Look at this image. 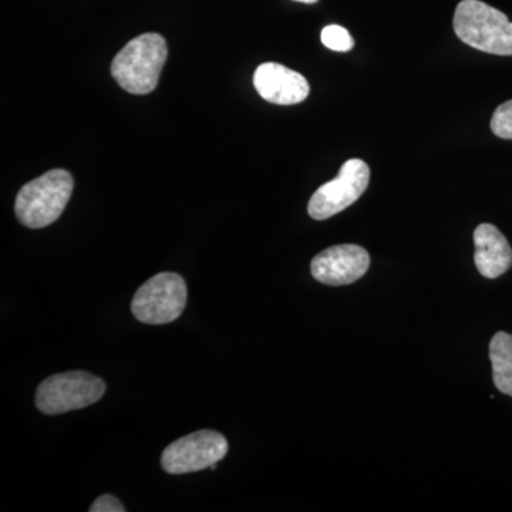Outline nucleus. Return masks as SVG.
<instances>
[{"label": "nucleus", "instance_id": "nucleus-1", "mask_svg": "<svg viewBox=\"0 0 512 512\" xmlns=\"http://www.w3.org/2000/svg\"><path fill=\"white\" fill-rule=\"evenodd\" d=\"M167 56L164 37L144 33L128 42L114 57L111 76L128 93L150 94L156 90Z\"/></svg>", "mask_w": 512, "mask_h": 512}, {"label": "nucleus", "instance_id": "nucleus-2", "mask_svg": "<svg viewBox=\"0 0 512 512\" xmlns=\"http://www.w3.org/2000/svg\"><path fill=\"white\" fill-rule=\"evenodd\" d=\"M453 26L466 45L490 55L512 56V22L493 6L463 0L454 13Z\"/></svg>", "mask_w": 512, "mask_h": 512}, {"label": "nucleus", "instance_id": "nucleus-3", "mask_svg": "<svg viewBox=\"0 0 512 512\" xmlns=\"http://www.w3.org/2000/svg\"><path fill=\"white\" fill-rule=\"evenodd\" d=\"M74 181L66 170H52L23 185L15 202L20 224L32 229L45 228L59 220L72 197Z\"/></svg>", "mask_w": 512, "mask_h": 512}, {"label": "nucleus", "instance_id": "nucleus-4", "mask_svg": "<svg viewBox=\"0 0 512 512\" xmlns=\"http://www.w3.org/2000/svg\"><path fill=\"white\" fill-rule=\"evenodd\" d=\"M187 296L183 276L163 272L140 286L131 302V312L138 322L146 325H167L180 318Z\"/></svg>", "mask_w": 512, "mask_h": 512}, {"label": "nucleus", "instance_id": "nucleus-5", "mask_svg": "<svg viewBox=\"0 0 512 512\" xmlns=\"http://www.w3.org/2000/svg\"><path fill=\"white\" fill-rule=\"evenodd\" d=\"M106 383L86 372H67L47 377L36 390V407L45 414H62L99 402Z\"/></svg>", "mask_w": 512, "mask_h": 512}, {"label": "nucleus", "instance_id": "nucleus-6", "mask_svg": "<svg viewBox=\"0 0 512 512\" xmlns=\"http://www.w3.org/2000/svg\"><path fill=\"white\" fill-rule=\"evenodd\" d=\"M370 181V168L365 161L352 158L340 168L338 177L320 185L309 201L308 212L316 221L329 220L355 204Z\"/></svg>", "mask_w": 512, "mask_h": 512}, {"label": "nucleus", "instance_id": "nucleus-7", "mask_svg": "<svg viewBox=\"0 0 512 512\" xmlns=\"http://www.w3.org/2000/svg\"><path fill=\"white\" fill-rule=\"evenodd\" d=\"M228 441L212 430H200L165 448L161 467L168 474H187L211 468L227 456Z\"/></svg>", "mask_w": 512, "mask_h": 512}, {"label": "nucleus", "instance_id": "nucleus-8", "mask_svg": "<svg viewBox=\"0 0 512 512\" xmlns=\"http://www.w3.org/2000/svg\"><path fill=\"white\" fill-rule=\"evenodd\" d=\"M370 265L365 248L355 244L335 245L312 259L311 272L320 284L343 286L359 281Z\"/></svg>", "mask_w": 512, "mask_h": 512}, {"label": "nucleus", "instance_id": "nucleus-9", "mask_svg": "<svg viewBox=\"0 0 512 512\" xmlns=\"http://www.w3.org/2000/svg\"><path fill=\"white\" fill-rule=\"evenodd\" d=\"M254 86L262 99L279 106L302 103L311 92L301 73L279 63L261 64L255 70Z\"/></svg>", "mask_w": 512, "mask_h": 512}, {"label": "nucleus", "instance_id": "nucleus-10", "mask_svg": "<svg viewBox=\"0 0 512 512\" xmlns=\"http://www.w3.org/2000/svg\"><path fill=\"white\" fill-rule=\"evenodd\" d=\"M476 265L484 278L504 275L512 265V249L500 229L491 224L478 225L474 231Z\"/></svg>", "mask_w": 512, "mask_h": 512}, {"label": "nucleus", "instance_id": "nucleus-11", "mask_svg": "<svg viewBox=\"0 0 512 512\" xmlns=\"http://www.w3.org/2000/svg\"><path fill=\"white\" fill-rule=\"evenodd\" d=\"M490 359L495 387L512 397V335L498 332L491 339Z\"/></svg>", "mask_w": 512, "mask_h": 512}, {"label": "nucleus", "instance_id": "nucleus-12", "mask_svg": "<svg viewBox=\"0 0 512 512\" xmlns=\"http://www.w3.org/2000/svg\"><path fill=\"white\" fill-rule=\"evenodd\" d=\"M323 45L335 52H349L355 46V40L350 33L342 26L330 25L322 30L320 35Z\"/></svg>", "mask_w": 512, "mask_h": 512}, {"label": "nucleus", "instance_id": "nucleus-13", "mask_svg": "<svg viewBox=\"0 0 512 512\" xmlns=\"http://www.w3.org/2000/svg\"><path fill=\"white\" fill-rule=\"evenodd\" d=\"M491 131L497 137L512 140V100L505 101L494 111Z\"/></svg>", "mask_w": 512, "mask_h": 512}, {"label": "nucleus", "instance_id": "nucleus-14", "mask_svg": "<svg viewBox=\"0 0 512 512\" xmlns=\"http://www.w3.org/2000/svg\"><path fill=\"white\" fill-rule=\"evenodd\" d=\"M90 512H124L126 508L114 495H101L90 507Z\"/></svg>", "mask_w": 512, "mask_h": 512}, {"label": "nucleus", "instance_id": "nucleus-15", "mask_svg": "<svg viewBox=\"0 0 512 512\" xmlns=\"http://www.w3.org/2000/svg\"><path fill=\"white\" fill-rule=\"evenodd\" d=\"M295 2L308 3V5H311V3H316L318 0H295Z\"/></svg>", "mask_w": 512, "mask_h": 512}]
</instances>
